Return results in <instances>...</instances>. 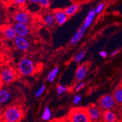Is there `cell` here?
<instances>
[{
  "instance_id": "26",
  "label": "cell",
  "mask_w": 122,
  "mask_h": 122,
  "mask_svg": "<svg viewBox=\"0 0 122 122\" xmlns=\"http://www.w3.org/2000/svg\"><path fill=\"white\" fill-rule=\"evenodd\" d=\"M104 8V4L103 3H100L99 4H98L97 6L96 7V8L95 9V11L97 14H99L100 13L102 12V11L103 10Z\"/></svg>"
},
{
  "instance_id": "17",
  "label": "cell",
  "mask_w": 122,
  "mask_h": 122,
  "mask_svg": "<svg viewBox=\"0 0 122 122\" xmlns=\"http://www.w3.org/2000/svg\"><path fill=\"white\" fill-rule=\"evenodd\" d=\"M102 118L104 122H116L117 115L115 113L111 111H105L103 112Z\"/></svg>"
},
{
  "instance_id": "27",
  "label": "cell",
  "mask_w": 122,
  "mask_h": 122,
  "mask_svg": "<svg viewBox=\"0 0 122 122\" xmlns=\"http://www.w3.org/2000/svg\"><path fill=\"white\" fill-rule=\"evenodd\" d=\"M39 4L41 7H48L50 4V0H40Z\"/></svg>"
},
{
  "instance_id": "22",
  "label": "cell",
  "mask_w": 122,
  "mask_h": 122,
  "mask_svg": "<svg viewBox=\"0 0 122 122\" xmlns=\"http://www.w3.org/2000/svg\"><path fill=\"white\" fill-rule=\"evenodd\" d=\"M85 56H86V51L85 50H82V51H81L79 53L75 54L73 60L75 62L79 63L84 59V58L85 57Z\"/></svg>"
},
{
  "instance_id": "4",
  "label": "cell",
  "mask_w": 122,
  "mask_h": 122,
  "mask_svg": "<svg viewBox=\"0 0 122 122\" xmlns=\"http://www.w3.org/2000/svg\"><path fill=\"white\" fill-rule=\"evenodd\" d=\"M99 106L101 109L111 111L115 107L116 102L112 95L106 94L102 96L98 100Z\"/></svg>"
},
{
  "instance_id": "18",
  "label": "cell",
  "mask_w": 122,
  "mask_h": 122,
  "mask_svg": "<svg viewBox=\"0 0 122 122\" xmlns=\"http://www.w3.org/2000/svg\"><path fill=\"white\" fill-rule=\"evenodd\" d=\"M59 71V67H55L48 73L46 76V80L49 83L51 84L54 82L58 75Z\"/></svg>"
},
{
  "instance_id": "25",
  "label": "cell",
  "mask_w": 122,
  "mask_h": 122,
  "mask_svg": "<svg viewBox=\"0 0 122 122\" xmlns=\"http://www.w3.org/2000/svg\"><path fill=\"white\" fill-rule=\"evenodd\" d=\"M82 101V96L81 95H75L73 98V103L75 105H78Z\"/></svg>"
},
{
  "instance_id": "8",
  "label": "cell",
  "mask_w": 122,
  "mask_h": 122,
  "mask_svg": "<svg viewBox=\"0 0 122 122\" xmlns=\"http://www.w3.org/2000/svg\"><path fill=\"white\" fill-rule=\"evenodd\" d=\"M14 44L17 49L21 51H26L30 47V43L26 37L17 36L14 40Z\"/></svg>"
},
{
  "instance_id": "9",
  "label": "cell",
  "mask_w": 122,
  "mask_h": 122,
  "mask_svg": "<svg viewBox=\"0 0 122 122\" xmlns=\"http://www.w3.org/2000/svg\"><path fill=\"white\" fill-rule=\"evenodd\" d=\"M53 13L55 18L56 24L61 26L68 21V16L65 12L64 10H55Z\"/></svg>"
},
{
  "instance_id": "3",
  "label": "cell",
  "mask_w": 122,
  "mask_h": 122,
  "mask_svg": "<svg viewBox=\"0 0 122 122\" xmlns=\"http://www.w3.org/2000/svg\"><path fill=\"white\" fill-rule=\"evenodd\" d=\"M70 122H92L86 108L75 107L71 109L68 114Z\"/></svg>"
},
{
  "instance_id": "32",
  "label": "cell",
  "mask_w": 122,
  "mask_h": 122,
  "mask_svg": "<svg viewBox=\"0 0 122 122\" xmlns=\"http://www.w3.org/2000/svg\"><path fill=\"white\" fill-rule=\"evenodd\" d=\"M29 1L32 4H39L40 0H29Z\"/></svg>"
},
{
  "instance_id": "21",
  "label": "cell",
  "mask_w": 122,
  "mask_h": 122,
  "mask_svg": "<svg viewBox=\"0 0 122 122\" xmlns=\"http://www.w3.org/2000/svg\"><path fill=\"white\" fill-rule=\"evenodd\" d=\"M52 117V111L50 107L46 106L44 108L42 115V119L45 122L50 120Z\"/></svg>"
},
{
  "instance_id": "14",
  "label": "cell",
  "mask_w": 122,
  "mask_h": 122,
  "mask_svg": "<svg viewBox=\"0 0 122 122\" xmlns=\"http://www.w3.org/2000/svg\"><path fill=\"white\" fill-rule=\"evenodd\" d=\"M3 34L4 37L8 40H13L17 36V34L15 32L14 27L11 26H8L3 28Z\"/></svg>"
},
{
  "instance_id": "12",
  "label": "cell",
  "mask_w": 122,
  "mask_h": 122,
  "mask_svg": "<svg viewBox=\"0 0 122 122\" xmlns=\"http://www.w3.org/2000/svg\"><path fill=\"white\" fill-rule=\"evenodd\" d=\"M86 30L87 29L84 28L82 25H81L80 28H79V29L74 34L72 37L71 38L70 40V44L73 46L78 44L84 36Z\"/></svg>"
},
{
  "instance_id": "10",
  "label": "cell",
  "mask_w": 122,
  "mask_h": 122,
  "mask_svg": "<svg viewBox=\"0 0 122 122\" xmlns=\"http://www.w3.org/2000/svg\"><path fill=\"white\" fill-rule=\"evenodd\" d=\"M13 27L18 36L26 37L30 33V28L28 25L15 23Z\"/></svg>"
},
{
  "instance_id": "16",
  "label": "cell",
  "mask_w": 122,
  "mask_h": 122,
  "mask_svg": "<svg viewBox=\"0 0 122 122\" xmlns=\"http://www.w3.org/2000/svg\"><path fill=\"white\" fill-rule=\"evenodd\" d=\"M96 14H97L95 13V9H93L90 10L89 14L87 15L86 18H85L83 24L82 25L84 28H86V29H87L88 28H89L90 26V25L92 24V23L94 21Z\"/></svg>"
},
{
  "instance_id": "19",
  "label": "cell",
  "mask_w": 122,
  "mask_h": 122,
  "mask_svg": "<svg viewBox=\"0 0 122 122\" xmlns=\"http://www.w3.org/2000/svg\"><path fill=\"white\" fill-rule=\"evenodd\" d=\"M113 97L114 98L117 104L122 105V87H118L114 90L113 93Z\"/></svg>"
},
{
  "instance_id": "30",
  "label": "cell",
  "mask_w": 122,
  "mask_h": 122,
  "mask_svg": "<svg viewBox=\"0 0 122 122\" xmlns=\"http://www.w3.org/2000/svg\"><path fill=\"white\" fill-rule=\"evenodd\" d=\"M99 54L101 56V57L103 58H106V57L107 56V53L106 51H104V50H102V51H100V53H99Z\"/></svg>"
},
{
  "instance_id": "13",
  "label": "cell",
  "mask_w": 122,
  "mask_h": 122,
  "mask_svg": "<svg viewBox=\"0 0 122 122\" xmlns=\"http://www.w3.org/2000/svg\"><path fill=\"white\" fill-rule=\"evenodd\" d=\"M88 71V67L85 64L79 65L77 68L75 73V80L78 82H82L86 78Z\"/></svg>"
},
{
  "instance_id": "2",
  "label": "cell",
  "mask_w": 122,
  "mask_h": 122,
  "mask_svg": "<svg viewBox=\"0 0 122 122\" xmlns=\"http://www.w3.org/2000/svg\"><path fill=\"white\" fill-rule=\"evenodd\" d=\"M36 70V65L33 61L29 57H23L18 63V73L22 76H31L34 75Z\"/></svg>"
},
{
  "instance_id": "24",
  "label": "cell",
  "mask_w": 122,
  "mask_h": 122,
  "mask_svg": "<svg viewBox=\"0 0 122 122\" xmlns=\"http://www.w3.org/2000/svg\"><path fill=\"white\" fill-rule=\"evenodd\" d=\"M68 90V88L62 84H59L56 87V93L59 96L62 95L65 92H67Z\"/></svg>"
},
{
  "instance_id": "1",
  "label": "cell",
  "mask_w": 122,
  "mask_h": 122,
  "mask_svg": "<svg viewBox=\"0 0 122 122\" xmlns=\"http://www.w3.org/2000/svg\"><path fill=\"white\" fill-rule=\"evenodd\" d=\"M23 117V111L18 105H11L4 109L1 115L3 122H20Z\"/></svg>"
},
{
  "instance_id": "7",
  "label": "cell",
  "mask_w": 122,
  "mask_h": 122,
  "mask_svg": "<svg viewBox=\"0 0 122 122\" xmlns=\"http://www.w3.org/2000/svg\"><path fill=\"white\" fill-rule=\"evenodd\" d=\"M87 112L92 122H97L102 117V111L100 106L95 104H91L87 108Z\"/></svg>"
},
{
  "instance_id": "31",
  "label": "cell",
  "mask_w": 122,
  "mask_h": 122,
  "mask_svg": "<svg viewBox=\"0 0 122 122\" xmlns=\"http://www.w3.org/2000/svg\"><path fill=\"white\" fill-rule=\"evenodd\" d=\"M120 52V50H118V49H116V50H114V51H112L111 52V54H110V56H111V57H114V56H115L116 55H117V54L119 53Z\"/></svg>"
},
{
  "instance_id": "29",
  "label": "cell",
  "mask_w": 122,
  "mask_h": 122,
  "mask_svg": "<svg viewBox=\"0 0 122 122\" xmlns=\"http://www.w3.org/2000/svg\"><path fill=\"white\" fill-rule=\"evenodd\" d=\"M13 3L17 5H23L26 3L27 0H12Z\"/></svg>"
},
{
  "instance_id": "5",
  "label": "cell",
  "mask_w": 122,
  "mask_h": 122,
  "mask_svg": "<svg viewBox=\"0 0 122 122\" xmlns=\"http://www.w3.org/2000/svg\"><path fill=\"white\" fill-rule=\"evenodd\" d=\"M0 76L3 83L9 84L14 81L17 76V74L13 68L10 67H6L1 70L0 73Z\"/></svg>"
},
{
  "instance_id": "6",
  "label": "cell",
  "mask_w": 122,
  "mask_h": 122,
  "mask_svg": "<svg viewBox=\"0 0 122 122\" xmlns=\"http://www.w3.org/2000/svg\"><path fill=\"white\" fill-rule=\"evenodd\" d=\"M14 20L15 23L24 24L29 26L32 21V17L28 12L20 10L14 15Z\"/></svg>"
},
{
  "instance_id": "11",
  "label": "cell",
  "mask_w": 122,
  "mask_h": 122,
  "mask_svg": "<svg viewBox=\"0 0 122 122\" xmlns=\"http://www.w3.org/2000/svg\"><path fill=\"white\" fill-rule=\"evenodd\" d=\"M12 98V94L7 88L0 89V104L4 105L9 103Z\"/></svg>"
},
{
  "instance_id": "23",
  "label": "cell",
  "mask_w": 122,
  "mask_h": 122,
  "mask_svg": "<svg viewBox=\"0 0 122 122\" xmlns=\"http://www.w3.org/2000/svg\"><path fill=\"white\" fill-rule=\"evenodd\" d=\"M46 91V86L45 84H42L40 86V87L35 92L34 96L36 98H39L40 97H42L43 95V93L45 92Z\"/></svg>"
},
{
  "instance_id": "15",
  "label": "cell",
  "mask_w": 122,
  "mask_h": 122,
  "mask_svg": "<svg viewBox=\"0 0 122 122\" xmlns=\"http://www.w3.org/2000/svg\"><path fill=\"white\" fill-rule=\"evenodd\" d=\"M42 21L46 26L48 27H53L56 24L54 15L51 12L45 13L42 17Z\"/></svg>"
},
{
  "instance_id": "33",
  "label": "cell",
  "mask_w": 122,
  "mask_h": 122,
  "mask_svg": "<svg viewBox=\"0 0 122 122\" xmlns=\"http://www.w3.org/2000/svg\"><path fill=\"white\" fill-rule=\"evenodd\" d=\"M3 84V81H2V79H1V76H0V89L1 88Z\"/></svg>"
},
{
  "instance_id": "20",
  "label": "cell",
  "mask_w": 122,
  "mask_h": 122,
  "mask_svg": "<svg viewBox=\"0 0 122 122\" xmlns=\"http://www.w3.org/2000/svg\"><path fill=\"white\" fill-rule=\"evenodd\" d=\"M79 8H80V7L78 4H74L67 7L64 10H65V12L66 13V14L68 16V17H70L75 15L76 12H78V11L79 10Z\"/></svg>"
},
{
  "instance_id": "28",
  "label": "cell",
  "mask_w": 122,
  "mask_h": 122,
  "mask_svg": "<svg viewBox=\"0 0 122 122\" xmlns=\"http://www.w3.org/2000/svg\"><path fill=\"white\" fill-rule=\"evenodd\" d=\"M85 85V82H80L78 84L76 85V87H75V91L76 92H79V90H81L82 89H83Z\"/></svg>"
}]
</instances>
